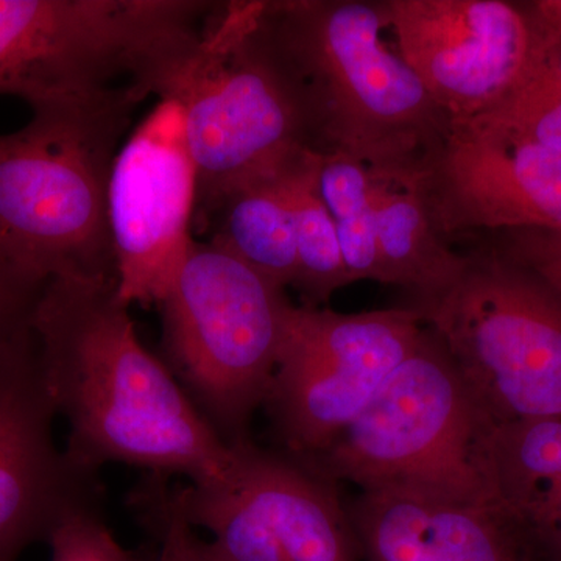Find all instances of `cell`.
Segmentation results:
<instances>
[{"label":"cell","instance_id":"obj_1","mask_svg":"<svg viewBox=\"0 0 561 561\" xmlns=\"http://www.w3.org/2000/svg\"><path fill=\"white\" fill-rule=\"evenodd\" d=\"M31 327L55 411L68 421L72 463L94 474L128 465L197 486L227 481L234 446L139 341L116 279H51Z\"/></svg>","mask_w":561,"mask_h":561},{"label":"cell","instance_id":"obj_2","mask_svg":"<svg viewBox=\"0 0 561 561\" xmlns=\"http://www.w3.org/2000/svg\"><path fill=\"white\" fill-rule=\"evenodd\" d=\"M261 25L297 90L317 153L411 171L448 135L451 122L383 39L382 2L265 0Z\"/></svg>","mask_w":561,"mask_h":561},{"label":"cell","instance_id":"obj_3","mask_svg":"<svg viewBox=\"0 0 561 561\" xmlns=\"http://www.w3.org/2000/svg\"><path fill=\"white\" fill-rule=\"evenodd\" d=\"M146 95L33 111L0 135V271L43 291L57 278L116 279L106 220L111 165Z\"/></svg>","mask_w":561,"mask_h":561},{"label":"cell","instance_id":"obj_4","mask_svg":"<svg viewBox=\"0 0 561 561\" xmlns=\"http://www.w3.org/2000/svg\"><path fill=\"white\" fill-rule=\"evenodd\" d=\"M216 2L0 0V94L33 111L124 90L168 98Z\"/></svg>","mask_w":561,"mask_h":561},{"label":"cell","instance_id":"obj_5","mask_svg":"<svg viewBox=\"0 0 561 561\" xmlns=\"http://www.w3.org/2000/svg\"><path fill=\"white\" fill-rule=\"evenodd\" d=\"M431 330L330 448L301 460L359 491H412L461 504H504L493 467L497 427Z\"/></svg>","mask_w":561,"mask_h":561},{"label":"cell","instance_id":"obj_6","mask_svg":"<svg viewBox=\"0 0 561 561\" xmlns=\"http://www.w3.org/2000/svg\"><path fill=\"white\" fill-rule=\"evenodd\" d=\"M264 3L216 2L168 95L183 110L197 169L194 227L236 187L313 150L297 90L262 31Z\"/></svg>","mask_w":561,"mask_h":561},{"label":"cell","instance_id":"obj_7","mask_svg":"<svg viewBox=\"0 0 561 561\" xmlns=\"http://www.w3.org/2000/svg\"><path fill=\"white\" fill-rule=\"evenodd\" d=\"M286 290L208 241L192 243L160 302L162 362L230 446L250 424L278 367Z\"/></svg>","mask_w":561,"mask_h":561},{"label":"cell","instance_id":"obj_8","mask_svg":"<svg viewBox=\"0 0 561 561\" xmlns=\"http://www.w3.org/2000/svg\"><path fill=\"white\" fill-rule=\"evenodd\" d=\"M467 257L449 286L409 306L496 423L561 415V298L486 247Z\"/></svg>","mask_w":561,"mask_h":561},{"label":"cell","instance_id":"obj_9","mask_svg":"<svg viewBox=\"0 0 561 561\" xmlns=\"http://www.w3.org/2000/svg\"><path fill=\"white\" fill-rule=\"evenodd\" d=\"M426 327L411 306L360 313L290 305L262 408L279 451L319 456L375 400Z\"/></svg>","mask_w":561,"mask_h":561},{"label":"cell","instance_id":"obj_10","mask_svg":"<svg viewBox=\"0 0 561 561\" xmlns=\"http://www.w3.org/2000/svg\"><path fill=\"white\" fill-rule=\"evenodd\" d=\"M382 10L391 44L449 122L500 105L561 31L535 2L383 0Z\"/></svg>","mask_w":561,"mask_h":561},{"label":"cell","instance_id":"obj_11","mask_svg":"<svg viewBox=\"0 0 561 561\" xmlns=\"http://www.w3.org/2000/svg\"><path fill=\"white\" fill-rule=\"evenodd\" d=\"M197 169L183 110L160 99L111 165L106 220L116 290L127 306H160L194 243Z\"/></svg>","mask_w":561,"mask_h":561},{"label":"cell","instance_id":"obj_12","mask_svg":"<svg viewBox=\"0 0 561 561\" xmlns=\"http://www.w3.org/2000/svg\"><path fill=\"white\" fill-rule=\"evenodd\" d=\"M32 328L0 348V561L49 540L68 516L103 511L101 474L58 449Z\"/></svg>","mask_w":561,"mask_h":561},{"label":"cell","instance_id":"obj_13","mask_svg":"<svg viewBox=\"0 0 561 561\" xmlns=\"http://www.w3.org/2000/svg\"><path fill=\"white\" fill-rule=\"evenodd\" d=\"M420 186L438 234L561 231V150L449 124L421 162Z\"/></svg>","mask_w":561,"mask_h":561},{"label":"cell","instance_id":"obj_14","mask_svg":"<svg viewBox=\"0 0 561 561\" xmlns=\"http://www.w3.org/2000/svg\"><path fill=\"white\" fill-rule=\"evenodd\" d=\"M346 508L362 561H551L534 527L501 502L370 490Z\"/></svg>","mask_w":561,"mask_h":561},{"label":"cell","instance_id":"obj_15","mask_svg":"<svg viewBox=\"0 0 561 561\" xmlns=\"http://www.w3.org/2000/svg\"><path fill=\"white\" fill-rule=\"evenodd\" d=\"M231 479L284 561H362L339 485L301 460L253 440L239 443Z\"/></svg>","mask_w":561,"mask_h":561},{"label":"cell","instance_id":"obj_16","mask_svg":"<svg viewBox=\"0 0 561 561\" xmlns=\"http://www.w3.org/2000/svg\"><path fill=\"white\" fill-rule=\"evenodd\" d=\"M312 150L276 171L236 187L194 227L208 242L227 250L286 290L297 278V221L294 183Z\"/></svg>","mask_w":561,"mask_h":561},{"label":"cell","instance_id":"obj_17","mask_svg":"<svg viewBox=\"0 0 561 561\" xmlns=\"http://www.w3.org/2000/svg\"><path fill=\"white\" fill-rule=\"evenodd\" d=\"M420 168L412 171H371L379 250L387 286L424 300L453 283L467 265V254L457 253L438 234L421 194Z\"/></svg>","mask_w":561,"mask_h":561},{"label":"cell","instance_id":"obj_18","mask_svg":"<svg viewBox=\"0 0 561 561\" xmlns=\"http://www.w3.org/2000/svg\"><path fill=\"white\" fill-rule=\"evenodd\" d=\"M493 467L502 502L534 527L561 485V415L497 424Z\"/></svg>","mask_w":561,"mask_h":561},{"label":"cell","instance_id":"obj_19","mask_svg":"<svg viewBox=\"0 0 561 561\" xmlns=\"http://www.w3.org/2000/svg\"><path fill=\"white\" fill-rule=\"evenodd\" d=\"M319 190L334 220L351 284L356 280L387 284L370 168L345 154H321Z\"/></svg>","mask_w":561,"mask_h":561},{"label":"cell","instance_id":"obj_20","mask_svg":"<svg viewBox=\"0 0 561 561\" xmlns=\"http://www.w3.org/2000/svg\"><path fill=\"white\" fill-rule=\"evenodd\" d=\"M321 153L311 151L294 183L297 221V278L294 287L305 308H321L334 291L351 284L337 230L319 190Z\"/></svg>","mask_w":561,"mask_h":561},{"label":"cell","instance_id":"obj_21","mask_svg":"<svg viewBox=\"0 0 561 561\" xmlns=\"http://www.w3.org/2000/svg\"><path fill=\"white\" fill-rule=\"evenodd\" d=\"M451 124L491 138L561 150V31L530 76L500 105L476 119Z\"/></svg>","mask_w":561,"mask_h":561},{"label":"cell","instance_id":"obj_22","mask_svg":"<svg viewBox=\"0 0 561 561\" xmlns=\"http://www.w3.org/2000/svg\"><path fill=\"white\" fill-rule=\"evenodd\" d=\"M131 504L158 541L149 561H191L194 529L176 507L169 479L147 476L131 494Z\"/></svg>","mask_w":561,"mask_h":561},{"label":"cell","instance_id":"obj_23","mask_svg":"<svg viewBox=\"0 0 561 561\" xmlns=\"http://www.w3.org/2000/svg\"><path fill=\"white\" fill-rule=\"evenodd\" d=\"M50 561H149L128 551L106 526L103 511H81L51 531Z\"/></svg>","mask_w":561,"mask_h":561},{"label":"cell","instance_id":"obj_24","mask_svg":"<svg viewBox=\"0 0 561 561\" xmlns=\"http://www.w3.org/2000/svg\"><path fill=\"white\" fill-rule=\"evenodd\" d=\"M489 249L542 280L561 298V231L508 230L491 232Z\"/></svg>","mask_w":561,"mask_h":561},{"label":"cell","instance_id":"obj_25","mask_svg":"<svg viewBox=\"0 0 561 561\" xmlns=\"http://www.w3.org/2000/svg\"><path fill=\"white\" fill-rule=\"evenodd\" d=\"M39 295L0 271V348L31 330Z\"/></svg>","mask_w":561,"mask_h":561},{"label":"cell","instance_id":"obj_26","mask_svg":"<svg viewBox=\"0 0 561 561\" xmlns=\"http://www.w3.org/2000/svg\"><path fill=\"white\" fill-rule=\"evenodd\" d=\"M534 530L549 560L561 561V485L534 524Z\"/></svg>","mask_w":561,"mask_h":561},{"label":"cell","instance_id":"obj_27","mask_svg":"<svg viewBox=\"0 0 561 561\" xmlns=\"http://www.w3.org/2000/svg\"><path fill=\"white\" fill-rule=\"evenodd\" d=\"M191 561H230L213 545L194 537L191 548Z\"/></svg>","mask_w":561,"mask_h":561},{"label":"cell","instance_id":"obj_28","mask_svg":"<svg viewBox=\"0 0 561 561\" xmlns=\"http://www.w3.org/2000/svg\"><path fill=\"white\" fill-rule=\"evenodd\" d=\"M538 10L545 14L548 20L561 25V0H546V2H537Z\"/></svg>","mask_w":561,"mask_h":561}]
</instances>
